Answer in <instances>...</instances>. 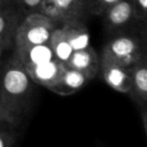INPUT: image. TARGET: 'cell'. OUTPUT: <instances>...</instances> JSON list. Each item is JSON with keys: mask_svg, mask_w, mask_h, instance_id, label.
<instances>
[{"mask_svg": "<svg viewBox=\"0 0 147 147\" xmlns=\"http://www.w3.org/2000/svg\"><path fill=\"white\" fill-rule=\"evenodd\" d=\"M56 26L49 17L39 11L24 16L16 30L14 48L48 44L52 32Z\"/></svg>", "mask_w": 147, "mask_h": 147, "instance_id": "obj_3", "label": "cell"}, {"mask_svg": "<svg viewBox=\"0 0 147 147\" xmlns=\"http://www.w3.org/2000/svg\"><path fill=\"white\" fill-rule=\"evenodd\" d=\"M90 80L78 70L65 67L59 79L48 90L59 95H71L87 85Z\"/></svg>", "mask_w": 147, "mask_h": 147, "instance_id": "obj_11", "label": "cell"}, {"mask_svg": "<svg viewBox=\"0 0 147 147\" xmlns=\"http://www.w3.org/2000/svg\"><path fill=\"white\" fill-rule=\"evenodd\" d=\"M13 55L21 62L24 69L36 64H40L54 57L53 52L48 44L31 45V46L14 48Z\"/></svg>", "mask_w": 147, "mask_h": 147, "instance_id": "obj_12", "label": "cell"}, {"mask_svg": "<svg viewBox=\"0 0 147 147\" xmlns=\"http://www.w3.org/2000/svg\"><path fill=\"white\" fill-rule=\"evenodd\" d=\"M41 1L42 0H11V2L21 11L23 17L31 14V13L39 11Z\"/></svg>", "mask_w": 147, "mask_h": 147, "instance_id": "obj_17", "label": "cell"}, {"mask_svg": "<svg viewBox=\"0 0 147 147\" xmlns=\"http://www.w3.org/2000/svg\"><path fill=\"white\" fill-rule=\"evenodd\" d=\"M146 54V31L141 29L134 30L132 28L108 36L100 59L132 67Z\"/></svg>", "mask_w": 147, "mask_h": 147, "instance_id": "obj_2", "label": "cell"}, {"mask_svg": "<svg viewBox=\"0 0 147 147\" xmlns=\"http://www.w3.org/2000/svg\"><path fill=\"white\" fill-rule=\"evenodd\" d=\"M102 24L107 36H111L129 29L137 23L133 17V6L132 0H119L110 6L101 15Z\"/></svg>", "mask_w": 147, "mask_h": 147, "instance_id": "obj_6", "label": "cell"}, {"mask_svg": "<svg viewBox=\"0 0 147 147\" xmlns=\"http://www.w3.org/2000/svg\"><path fill=\"white\" fill-rule=\"evenodd\" d=\"M2 1H6V0H0V2H2Z\"/></svg>", "mask_w": 147, "mask_h": 147, "instance_id": "obj_20", "label": "cell"}, {"mask_svg": "<svg viewBox=\"0 0 147 147\" xmlns=\"http://www.w3.org/2000/svg\"><path fill=\"white\" fill-rule=\"evenodd\" d=\"M13 51H9L7 48H5L1 44H0V68L3 65V63L7 61V59L11 55Z\"/></svg>", "mask_w": 147, "mask_h": 147, "instance_id": "obj_19", "label": "cell"}, {"mask_svg": "<svg viewBox=\"0 0 147 147\" xmlns=\"http://www.w3.org/2000/svg\"><path fill=\"white\" fill-rule=\"evenodd\" d=\"M119 0H87V8L90 16H101L106 9Z\"/></svg>", "mask_w": 147, "mask_h": 147, "instance_id": "obj_16", "label": "cell"}, {"mask_svg": "<svg viewBox=\"0 0 147 147\" xmlns=\"http://www.w3.org/2000/svg\"><path fill=\"white\" fill-rule=\"evenodd\" d=\"M131 100L137 105L142 126L147 129V54L141 56L131 67V87L127 92Z\"/></svg>", "mask_w": 147, "mask_h": 147, "instance_id": "obj_5", "label": "cell"}, {"mask_svg": "<svg viewBox=\"0 0 147 147\" xmlns=\"http://www.w3.org/2000/svg\"><path fill=\"white\" fill-rule=\"evenodd\" d=\"M23 15L11 0L0 2V44L9 49H14L15 34Z\"/></svg>", "mask_w": 147, "mask_h": 147, "instance_id": "obj_7", "label": "cell"}, {"mask_svg": "<svg viewBox=\"0 0 147 147\" xmlns=\"http://www.w3.org/2000/svg\"><path fill=\"white\" fill-rule=\"evenodd\" d=\"M133 17L138 23L146 25L147 17V0H132Z\"/></svg>", "mask_w": 147, "mask_h": 147, "instance_id": "obj_18", "label": "cell"}, {"mask_svg": "<svg viewBox=\"0 0 147 147\" xmlns=\"http://www.w3.org/2000/svg\"><path fill=\"white\" fill-rule=\"evenodd\" d=\"M39 13L49 17L57 26L90 16L87 0H42Z\"/></svg>", "mask_w": 147, "mask_h": 147, "instance_id": "obj_4", "label": "cell"}, {"mask_svg": "<svg viewBox=\"0 0 147 147\" xmlns=\"http://www.w3.org/2000/svg\"><path fill=\"white\" fill-rule=\"evenodd\" d=\"M36 84L13 55L0 68V114L23 124L32 110Z\"/></svg>", "mask_w": 147, "mask_h": 147, "instance_id": "obj_1", "label": "cell"}, {"mask_svg": "<svg viewBox=\"0 0 147 147\" xmlns=\"http://www.w3.org/2000/svg\"><path fill=\"white\" fill-rule=\"evenodd\" d=\"M64 68V63L53 57L40 64L29 67L25 70L36 85H41L46 88H49L59 79Z\"/></svg>", "mask_w": 147, "mask_h": 147, "instance_id": "obj_10", "label": "cell"}, {"mask_svg": "<svg viewBox=\"0 0 147 147\" xmlns=\"http://www.w3.org/2000/svg\"><path fill=\"white\" fill-rule=\"evenodd\" d=\"M99 74H101L108 86L116 90L117 92L127 94L131 87V67L100 59Z\"/></svg>", "mask_w": 147, "mask_h": 147, "instance_id": "obj_8", "label": "cell"}, {"mask_svg": "<svg viewBox=\"0 0 147 147\" xmlns=\"http://www.w3.org/2000/svg\"><path fill=\"white\" fill-rule=\"evenodd\" d=\"M63 34L74 51L90 46V32L84 20H76L60 25Z\"/></svg>", "mask_w": 147, "mask_h": 147, "instance_id": "obj_13", "label": "cell"}, {"mask_svg": "<svg viewBox=\"0 0 147 147\" xmlns=\"http://www.w3.org/2000/svg\"><path fill=\"white\" fill-rule=\"evenodd\" d=\"M48 45L53 52L54 57L61 61L62 63H65L74 52L60 26H56L52 32Z\"/></svg>", "mask_w": 147, "mask_h": 147, "instance_id": "obj_14", "label": "cell"}, {"mask_svg": "<svg viewBox=\"0 0 147 147\" xmlns=\"http://www.w3.org/2000/svg\"><path fill=\"white\" fill-rule=\"evenodd\" d=\"M64 65L78 70L91 82L99 75L100 57L95 49L90 45L85 48L74 51Z\"/></svg>", "mask_w": 147, "mask_h": 147, "instance_id": "obj_9", "label": "cell"}, {"mask_svg": "<svg viewBox=\"0 0 147 147\" xmlns=\"http://www.w3.org/2000/svg\"><path fill=\"white\" fill-rule=\"evenodd\" d=\"M22 125L0 114V147H10L18 138Z\"/></svg>", "mask_w": 147, "mask_h": 147, "instance_id": "obj_15", "label": "cell"}]
</instances>
